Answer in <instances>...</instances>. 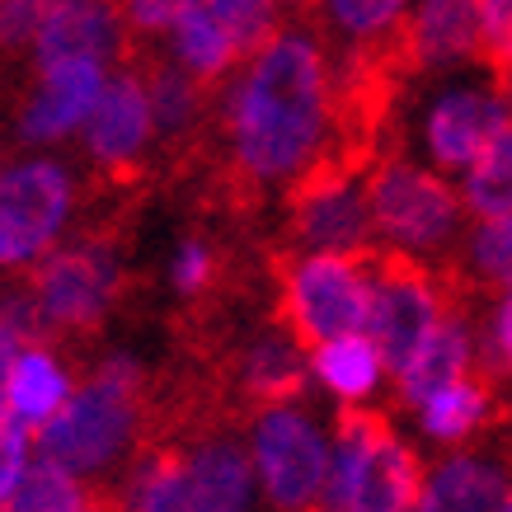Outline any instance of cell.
<instances>
[{
    "instance_id": "obj_32",
    "label": "cell",
    "mask_w": 512,
    "mask_h": 512,
    "mask_svg": "<svg viewBox=\"0 0 512 512\" xmlns=\"http://www.w3.org/2000/svg\"><path fill=\"white\" fill-rule=\"evenodd\" d=\"M43 5L38 0H0V52H15V47H29L38 38V24H43Z\"/></svg>"
},
{
    "instance_id": "obj_11",
    "label": "cell",
    "mask_w": 512,
    "mask_h": 512,
    "mask_svg": "<svg viewBox=\"0 0 512 512\" xmlns=\"http://www.w3.org/2000/svg\"><path fill=\"white\" fill-rule=\"evenodd\" d=\"M151 137H156V109H151L146 76L113 71L90 123H85V146H90L94 165H104L109 174H132L146 156Z\"/></svg>"
},
{
    "instance_id": "obj_8",
    "label": "cell",
    "mask_w": 512,
    "mask_h": 512,
    "mask_svg": "<svg viewBox=\"0 0 512 512\" xmlns=\"http://www.w3.org/2000/svg\"><path fill=\"white\" fill-rule=\"evenodd\" d=\"M249 456L259 470V489L278 512H311L315 503H325L329 442L296 404L259 409L249 428Z\"/></svg>"
},
{
    "instance_id": "obj_20",
    "label": "cell",
    "mask_w": 512,
    "mask_h": 512,
    "mask_svg": "<svg viewBox=\"0 0 512 512\" xmlns=\"http://www.w3.org/2000/svg\"><path fill=\"white\" fill-rule=\"evenodd\" d=\"M71 400V376L57 357L29 343L19 353L15 372H10V390H5V404H10V419L24 428V433H38L62 404Z\"/></svg>"
},
{
    "instance_id": "obj_22",
    "label": "cell",
    "mask_w": 512,
    "mask_h": 512,
    "mask_svg": "<svg viewBox=\"0 0 512 512\" xmlns=\"http://www.w3.org/2000/svg\"><path fill=\"white\" fill-rule=\"evenodd\" d=\"M170 43H174V62L184 66V71H193L202 85H217L235 62H245L231 29L212 15L207 0H188L179 24L170 29Z\"/></svg>"
},
{
    "instance_id": "obj_23",
    "label": "cell",
    "mask_w": 512,
    "mask_h": 512,
    "mask_svg": "<svg viewBox=\"0 0 512 512\" xmlns=\"http://www.w3.org/2000/svg\"><path fill=\"white\" fill-rule=\"evenodd\" d=\"M311 367H315V376H320V386L334 390L343 404H362L381 386L386 357H381L372 334H348V339L311 348Z\"/></svg>"
},
{
    "instance_id": "obj_21",
    "label": "cell",
    "mask_w": 512,
    "mask_h": 512,
    "mask_svg": "<svg viewBox=\"0 0 512 512\" xmlns=\"http://www.w3.org/2000/svg\"><path fill=\"white\" fill-rule=\"evenodd\" d=\"M494 414H498V390H494V376L489 372L456 376L451 386L428 395V404L419 409L423 433L433 437V442H466V437L480 433Z\"/></svg>"
},
{
    "instance_id": "obj_34",
    "label": "cell",
    "mask_w": 512,
    "mask_h": 512,
    "mask_svg": "<svg viewBox=\"0 0 512 512\" xmlns=\"http://www.w3.org/2000/svg\"><path fill=\"white\" fill-rule=\"evenodd\" d=\"M188 0H123V15H127V29L137 33H170L184 15Z\"/></svg>"
},
{
    "instance_id": "obj_24",
    "label": "cell",
    "mask_w": 512,
    "mask_h": 512,
    "mask_svg": "<svg viewBox=\"0 0 512 512\" xmlns=\"http://www.w3.org/2000/svg\"><path fill=\"white\" fill-rule=\"evenodd\" d=\"M0 512H118V508L104 503V498H94L80 484L76 470L57 466L47 456H33L19 489L0 503Z\"/></svg>"
},
{
    "instance_id": "obj_14",
    "label": "cell",
    "mask_w": 512,
    "mask_h": 512,
    "mask_svg": "<svg viewBox=\"0 0 512 512\" xmlns=\"http://www.w3.org/2000/svg\"><path fill=\"white\" fill-rule=\"evenodd\" d=\"M123 5L113 0H57L38 24L33 62H113L123 52Z\"/></svg>"
},
{
    "instance_id": "obj_36",
    "label": "cell",
    "mask_w": 512,
    "mask_h": 512,
    "mask_svg": "<svg viewBox=\"0 0 512 512\" xmlns=\"http://www.w3.org/2000/svg\"><path fill=\"white\" fill-rule=\"evenodd\" d=\"M282 10H306V5H315V0H278Z\"/></svg>"
},
{
    "instance_id": "obj_18",
    "label": "cell",
    "mask_w": 512,
    "mask_h": 512,
    "mask_svg": "<svg viewBox=\"0 0 512 512\" xmlns=\"http://www.w3.org/2000/svg\"><path fill=\"white\" fill-rule=\"evenodd\" d=\"M470 362H475V343H470L466 306H461V311H451L447 320L423 339L419 353L395 372V390H400V400L409 404V409H423L428 395H437L442 386H451L456 376H466Z\"/></svg>"
},
{
    "instance_id": "obj_29",
    "label": "cell",
    "mask_w": 512,
    "mask_h": 512,
    "mask_svg": "<svg viewBox=\"0 0 512 512\" xmlns=\"http://www.w3.org/2000/svg\"><path fill=\"white\" fill-rule=\"evenodd\" d=\"M470 273L480 287H512V217H489L470 235Z\"/></svg>"
},
{
    "instance_id": "obj_12",
    "label": "cell",
    "mask_w": 512,
    "mask_h": 512,
    "mask_svg": "<svg viewBox=\"0 0 512 512\" xmlns=\"http://www.w3.org/2000/svg\"><path fill=\"white\" fill-rule=\"evenodd\" d=\"M512 123L503 90H447L428 109L423 141L437 170H470L475 156Z\"/></svg>"
},
{
    "instance_id": "obj_40",
    "label": "cell",
    "mask_w": 512,
    "mask_h": 512,
    "mask_svg": "<svg viewBox=\"0 0 512 512\" xmlns=\"http://www.w3.org/2000/svg\"><path fill=\"white\" fill-rule=\"evenodd\" d=\"M325 512H329V508H325Z\"/></svg>"
},
{
    "instance_id": "obj_26",
    "label": "cell",
    "mask_w": 512,
    "mask_h": 512,
    "mask_svg": "<svg viewBox=\"0 0 512 512\" xmlns=\"http://www.w3.org/2000/svg\"><path fill=\"white\" fill-rule=\"evenodd\" d=\"M466 212H475L480 221L489 217H512V123L484 146L475 165L466 170Z\"/></svg>"
},
{
    "instance_id": "obj_28",
    "label": "cell",
    "mask_w": 512,
    "mask_h": 512,
    "mask_svg": "<svg viewBox=\"0 0 512 512\" xmlns=\"http://www.w3.org/2000/svg\"><path fill=\"white\" fill-rule=\"evenodd\" d=\"M207 5H212V15L231 29V38L245 62L278 38V0H207Z\"/></svg>"
},
{
    "instance_id": "obj_3",
    "label": "cell",
    "mask_w": 512,
    "mask_h": 512,
    "mask_svg": "<svg viewBox=\"0 0 512 512\" xmlns=\"http://www.w3.org/2000/svg\"><path fill=\"white\" fill-rule=\"evenodd\" d=\"M423 466L381 409L343 404L329 437V512H414Z\"/></svg>"
},
{
    "instance_id": "obj_33",
    "label": "cell",
    "mask_w": 512,
    "mask_h": 512,
    "mask_svg": "<svg viewBox=\"0 0 512 512\" xmlns=\"http://www.w3.org/2000/svg\"><path fill=\"white\" fill-rule=\"evenodd\" d=\"M29 437L15 419H0V503L15 494L24 470H29Z\"/></svg>"
},
{
    "instance_id": "obj_16",
    "label": "cell",
    "mask_w": 512,
    "mask_h": 512,
    "mask_svg": "<svg viewBox=\"0 0 512 512\" xmlns=\"http://www.w3.org/2000/svg\"><path fill=\"white\" fill-rule=\"evenodd\" d=\"M254 480V456L240 442L207 437L184 451V512H249Z\"/></svg>"
},
{
    "instance_id": "obj_13",
    "label": "cell",
    "mask_w": 512,
    "mask_h": 512,
    "mask_svg": "<svg viewBox=\"0 0 512 512\" xmlns=\"http://www.w3.org/2000/svg\"><path fill=\"white\" fill-rule=\"evenodd\" d=\"M109 85L104 62H52L38 66V94L19 118V132L33 146H52V141L71 137L76 127L90 123L99 94Z\"/></svg>"
},
{
    "instance_id": "obj_10",
    "label": "cell",
    "mask_w": 512,
    "mask_h": 512,
    "mask_svg": "<svg viewBox=\"0 0 512 512\" xmlns=\"http://www.w3.org/2000/svg\"><path fill=\"white\" fill-rule=\"evenodd\" d=\"M71 174L57 160H29L0 174V268L38 264L71 221Z\"/></svg>"
},
{
    "instance_id": "obj_31",
    "label": "cell",
    "mask_w": 512,
    "mask_h": 512,
    "mask_svg": "<svg viewBox=\"0 0 512 512\" xmlns=\"http://www.w3.org/2000/svg\"><path fill=\"white\" fill-rule=\"evenodd\" d=\"M217 278V254L207 240H184V245L174 249V264H170V282L179 287L184 296H198L212 287Z\"/></svg>"
},
{
    "instance_id": "obj_17",
    "label": "cell",
    "mask_w": 512,
    "mask_h": 512,
    "mask_svg": "<svg viewBox=\"0 0 512 512\" xmlns=\"http://www.w3.org/2000/svg\"><path fill=\"white\" fill-rule=\"evenodd\" d=\"M508 489L512 480L503 461L461 451V456H447L442 466L423 475L414 512H503Z\"/></svg>"
},
{
    "instance_id": "obj_27",
    "label": "cell",
    "mask_w": 512,
    "mask_h": 512,
    "mask_svg": "<svg viewBox=\"0 0 512 512\" xmlns=\"http://www.w3.org/2000/svg\"><path fill=\"white\" fill-rule=\"evenodd\" d=\"M409 5L414 0H320L325 24H334V33L357 47L395 38L404 29V19H409Z\"/></svg>"
},
{
    "instance_id": "obj_9",
    "label": "cell",
    "mask_w": 512,
    "mask_h": 512,
    "mask_svg": "<svg viewBox=\"0 0 512 512\" xmlns=\"http://www.w3.org/2000/svg\"><path fill=\"white\" fill-rule=\"evenodd\" d=\"M118 296H123V264L109 240H80L57 249L33 278V301L47 329L90 334L109 320Z\"/></svg>"
},
{
    "instance_id": "obj_6",
    "label": "cell",
    "mask_w": 512,
    "mask_h": 512,
    "mask_svg": "<svg viewBox=\"0 0 512 512\" xmlns=\"http://www.w3.org/2000/svg\"><path fill=\"white\" fill-rule=\"evenodd\" d=\"M367 198H372L376 235L409 254H433L456 235L466 198L433 170H419L404 156H381L367 170Z\"/></svg>"
},
{
    "instance_id": "obj_4",
    "label": "cell",
    "mask_w": 512,
    "mask_h": 512,
    "mask_svg": "<svg viewBox=\"0 0 512 512\" xmlns=\"http://www.w3.org/2000/svg\"><path fill=\"white\" fill-rule=\"evenodd\" d=\"M367 268H372V320H367V334L376 339L390 376H395L451 311L466 306L470 282L461 273H451V268L423 264L419 254L395 245L367 249Z\"/></svg>"
},
{
    "instance_id": "obj_25",
    "label": "cell",
    "mask_w": 512,
    "mask_h": 512,
    "mask_svg": "<svg viewBox=\"0 0 512 512\" xmlns=\"http://www.w3.org/2000/svg\"><path fill=\"white\" fill-rule=\"evenodd\" d=\"M202 80L193 71L174 62H156L146 71V90H151V109H156V137L165 141H184L202 118Z\"/></svg>"
},
{
    "instance_id": "obj_19",
    "label": "cell",
    "mask_w": 512,
    "mask_h": 512,
    "mask_svg": "<svg viewBox=\"0 0 512 512\" xmlns=\"http://www.w3.org/2000/svg\"><path fill=\"white\" fill-rule=\"evenodd\" d=\"M306 343L292 339L287 329L259 334L240 357V390L249 400L268 409V404H296V395L306 390V381L315 376V367L301 353Z\"/></svg>"
},
{
    "instance_id": "obj_1",
    "label": "cell",
    "mask_w": 512,
    "mask_h": 512,
    "mask_svg": "<svg viewBox=\"0 0 512 512\" xmlns=\"http://www.w3.org/2000/svg\"><path fill=\"white\" fill-rule=\"evenodd\" d=\"M231 165L245 188L296 184L339 141V80L306 29L278 38L249 57L245 80L226 109Z\"/></svg>"
},
{
    "instance_id": "obj_15",
    "label": "cell",
    "mask_w": 512,
    "mask_h": 512,
    "mask_svg": "<svg viewBox=\"0 0 512 512\" xmlns=\"http://www.w3.org/2000/svg\"><path fill=\"white\" fill-rule=\"evenodd\" d=\"M395 43L409 71L480 57L484 0H419L404 19V29L395 33Z\"/></svg>"
},
{
    "instance_id": "obj_5",
    "label": "cell",
    "mask_w": 512,
    "mask_h": 512,
    "mask_svg": "<svg viewBox=\"0 0 512 512\" xmlns=\"http://www.w3.org/2000/svg\"><path fill=\"white\" fill-rule=\"evenodd\" d=\"M278 320L306 348L367 334L372 268L367 254H296L278 264Z\"/></svg>"
},
{
    "instance_id": "obj_37",
    "label": "cell",
    "mask_w": 512,
    "mask_h": 512,
    "mask_svg": "<svg viewBox=\"0 0 512 512\" xmlns=\"http://www.w3.org/2000/svg\"><path fill=\"white\" fill-rule=\"evenodd\" d=\"M498 90H503V99H508V113H512V76L503 80V85H498Z\"/></svg>"
},
{
    "instance_id": "obj_35",
    "label": "cell",
    "mask_w": 512,
    "mask_h": 512,
    "mask_svg": "<svg viewBox=\"0 0 512 512\" xmlns=\"http://www.w3.org/2000/svg\"><path fill=\"white\" fill-rule=\"evenodd\" d=\"M489 367L512 376V287L503 292L494 311V329H489Z\"/></svg>"
},
{
    "instance_id": "obj_7",
    "label": "cell",
    "mask_w": 512,
    "mask_h": 512,
    "mask_svg": "<svg viewBox=\"0 0 512 512\" xmlns=\"http://www.w3.org/2000/svg\"><path fill=\"white\" fill-rule=\"evenodd\" d=\"M292 245L306 254H367L376 235L367 170L329 151L292 184Z\"/></svg>"
},
{
    "instance_id": "obj_38",
    "label": "cell",
    "mask_w": 512,
    "mask_h": 512,
    "mask_svg": "<svg viewBox=\"0 0 512 512\" xmlns=\"http://www.w3.org/2000/svg\"><path fill=\"white\" fill-rule=\"evenodd\" d=\"M38 5H43V10H52V5H57V0H38Z\"/></svg>"
},
{
    "instance_id": "obj_30",
    "label": "cell",
    "mask_w": 512,
    "mask_h": 512,
    "mask_svg": "<svg viewBox=\"0 0 512 512\" xmlns=\"http://www.w3.org/2000/svg\"><path fill=\"white\" fill-rule=\"evenodd\" d=\"M480 62L494 71V85L512 76V0H484Z\"/></svg>"
},
{
    "instance_id": "obj_2",
    "label": "cell",
    "mask_w": 512,
    "mask_h": 512,
    "mask_svg": "<svg viewBox=\"0 0 512 512\" xmlns=\"http://www.w3.org/2000/svg\"><path fill=\"white\" fill-rule=\"evenodd\" d=\"M141 390H146V372L137 357H109L94 372V381L71 390V400L33 433L38 456L76 470L80 480L109 470L141 433V419H146Z\"/></svg>"
},
{
    "instance_id": "obj_39",
    "label": "cell",
    "mask_w": 512,
    "mask_h": 512,
    "mask_svg": "<svg viewBox=\"0 0 512 512\" xmlns=\"http://www.w3.org/2000/svg\"><path fill=\"white\" fill-rule=\"evenodd\" d=\"M503 512H512V489H508V503H503Z\"/></svg>"
}]
</instances>
